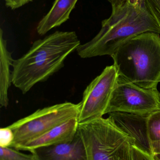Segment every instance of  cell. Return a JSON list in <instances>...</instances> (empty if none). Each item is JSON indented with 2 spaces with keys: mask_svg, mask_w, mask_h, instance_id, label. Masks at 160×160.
<instances>
[{
  "mask_svg": "<svg viewBox=\"0 0 160 160\" xmlns=\"http://www.w3.org/2000/svg\"><path fill=\"white\" fill-rule=\"evenodd\" d=\"M13 131L8 127L0 129V147H11L14 142Z\"/></svg>",
  "mask_w": 160,
  "mask_h": 160,
  "instance_id": "cell-15",
  "label": "cell"
},
{
  "mask_svg": "<svg viewBox=\"0 0 160 160\" xmlns=\"http://www.w3.org/2000/svg\"><path fill=\"white\" fill-rule=\"evenodd\" d=\"M79 123L78 118H72L42 135L18 146L16 149L31 152L39 148L70 142L75 137Z\"/></svg>",
  "mask_w": 160,
  "mask_h": 160,
  "instance_id": "cell-10",
  "label": "cell"
},
{
  "mask_svg": "<svg viewBox=\"0 0 160 160\" xmlns=\"http://www.w3.org/2000/svg\"><path fill=\"white\" fill-rule=\"evenodd\" d=\"M80 41L75 32L56 31L34 42L30 49L12 65V83L23 94L45 82L64 66Z\"/></svg>",
  "mask_w": 160,
  "mask_h": 160,
  "instance_id": "cell-1",
  "label": "cell"
},
{
  "mask_svg": "<svg viewBox=\"0 0 160 160\" xmlns=\"http://www.w3.org/2000/svg\"><path fill=\"white\" fill-rule=\"evenodd\" d=\"M111 14L101 23L98 33L77 49L82 58L110 55L134 36L151 32L160 34V28L146 6L135 7L128 2L112 6Z\"/></svg>",
  "mask_w": 160,
  "mask_h": 160,
  "instance_id": "cell-2",
  "label": "cell"
},
{
  "mask_svg": "<svg viewBox=\"0 0 160 160\" xmlns=\"http://www.w3.org/2000/svg\"><path fill=\"white\" fill-rule=\"evenodd\" d=\"M152 156L155 160H160V141L151 142Z\"/></svg>",
  "mask_w": 160,
  "mask_h": 160,
  "instance_id": "cell-19",
  "label": "cell"
},
{
  "mask_svg": "<svg viewBox=\"0 0 160 160\" xmlns=\"http://www.w3.org/2000/svg\"><path fill=\"white\" fill-rule=\"evenodd\" d=\"M89 160H132L135 140L117 128L109 118L79 123Z\"/></svg>",
  "mask_w": 160,
  "mask_h": 160,
  "instance_id": "cell-4",
  "label": "cell"
},
{
  "mask_svg": "<svg viewBox=\"0 0 160 160\" xmlns=\"http://www.w3.org/2000/svg\"><path fill=\"white\" fill-rule=\"evenodd\" d=\"M14 59L11 52L8 49L7 40L3 36V31L0 32V105L7 108L8 106V91L12 83V70Z\"/></svg>",
  "mask_w": 160,
  "mask_h": 160,
  "instance_id": "cell-12",
  "label": "cell"
},
{
  "mask_svg": "<svg viewBox=\"0 0 160 160\" xmlns=\"http://www.w3.org/2000/svg\"><path fill=\"white\" fill-rule=\"evenodd\" d=\"M31 152L35 160H89L84 142L78 131L70 142L39 148Z\"/></svg>",
  "mask_w": 160,
  "mask_h": 160,
  "instance_id": "cell-9",
  "label": "cell"
},
{
  "mask_svg": "<svg viewBox=\"0 0 160 160\" xmlns=\"http://www.w3.org/2000/svg\"><path fill=\"white\" fill-rule=\"evenodd\" d=\"M0 160H35L33 154H23L11 147H0Z\"/></svg>",
  "mask_w": 160,
  "mask_h": 160,
  "instance_id": "cell-14",
  "label": "cell"
},
{
  "mask_svg": "<svg viewBox=\"0 0 160 160\" xmlns=\"http://www.w3.org/2000/svg\"><path fill=\"white\" fill-rule=\"evenodd\" d=\"M79 114V103L70 102L38 109L8 126L14 135L11 147L16 148L70 119L78 118Z\"/></svg>",
  "mask_w": 160,
  "mask_h": 160,
  "instance_id": "cell-5",
  "label": "cell"
},
{
  "mask_svg": "<svg viewBox=\"0 0 160 160\" xmlns=\"http://www.w3.org/2000/svg\"><path fill=\"white\" fill-rule=\"evenodd\" d=\"M118 75L145 88L160 82V36L143 33L121 45L111 56Z\"/></svg>",
  "mask_w": 160,
  "mask_h": 160,
  "instance_id": "cell-3",
  "label": "cell"
},
{
  "mask_svg": "<svg viewBox=\"0 0 160 160\" xmlns=\"http://www.w3.org/2000/svg\"><path fill=\"white\" fill-rule=\"evenodd\" d=\"M145 6L160 28V0H145Z\"/></svg>",
  "mask_w": 160,
  "mask_h": 160,
  "instance_id": "cell-16",
  "label": "cell"
},
{
  "mask_svg": "<svg viewBox=\"0 0 160 160\" xmlns=\"http://www.w3.org/2000/svg\"><path fill=\"white\" fill-rule=\"evenodd\" d=\"M109 119L121 131L135 140L134 145L152 156L151 142L147 128L148 115H138L121 112L110 113Z\"/></svg>",
  "mask_w": 160,
  "mask_h": 160,
  "instance_id": "cell-8",
  "label": "cell"
},
{
  "mask_svg": "<svg viewBox=\"0 0 160 160\" xmlns=\"http://www.w3.org/2000/svg\"><path fill=\"white\" fill-rule=\"evenodd\" d=\"M160 110V93L156 88H145L119 76L107 114L121 112L148 115Z\"/></svg>",
  "mask_w": 160,
  "mask_h": 160,
  "instance_id": "cell-6",
  "label": "cell"
},
{
  "mask_svg": "<svg viewBox=\"0 0 160 160\" xmlns=\"http://www.w3.org/2000/svg\"><path fill=\"white\" fill-rule=\"evenodd\" d=\"M118 77L114 65L107 66L86 87L79 103V123L102 118L107 114Z\"/></svg>",
  "mask_w": 160,
  "mask_h": 160,
  "instance_id": "cell-7",
  "label": "cell"
},
{
  "mask_svg": "<svg viewBox=\"0 0 160 160\" xmlns=\"http://www.w3.org/2000/svg\"><path fill=\"white\" fill-rule=\"evenodd\" d=\"M4 1L7 7L12 9H15L32 2L33 0H4Z\"/></svg>",
  "mask_w": 160,
  "mask_h": 160,
  "instance_id": "cell-18",
  "label": "cell"
},
{
  "mask_svg": "<svg viewBox=\"0 0 160 160\" xmlns=\"http://www.w3.org/2000/svg\"><path fill=\"white\" fill-rule=\"evenodd\" d=\"M111 4L112 6L120 5L125 3L127 2L128 0H108Z\"/></svg>",
  "mask_w": 160,
  "mask_h": 160,
  "instance_id": "cell-21",
  "label": "cell"
},
{
  "mask_svg": "<svg viewBox=\"0 0 160 160\" xmlns=\"http://www.w3.org/2000/svg\"><path fill=\"white\" fill-rule=\"evenodd\" d=\"M78 1L55 0L50 10L39 22L36 28L38 33L44 35L66 22Z\"/></svg>",
  "mask_w": 160,
  "mask_h": 160,
  "instance_id": "cell-11",
  "label": "cell"
},
{
  "mask_svg": "<svg viewBox=\"0 0 160 160\" xmlns=\"http://www.w3.org/2000/svg\"><path fill=\"white\" fill-rule=\"evenodd\" d=\"M147 128L150 142L160 141V110L148 114Z\"/></svg>",
  "mask_w": 160,
  "mask_h": 160,
  "instance_id": "cell-13",
  "label": "cell"
},
{
  "mask_svg": "<svg viewBox=\"0 0 160 160\" xmlns=\"http://www.w3.org/2000/svg\"><path fill=\"white\" fill-rule=\"evenodd\" d=\"M127 2L135 7H143L145 6V0H128Z\"/></svg>",
  "mask_w": 160,
  "mask_h": 160,
  "instance_id": "cell-20",
  "label": "cell"
},
{
  "mask_svg": "<svg viewBox=\"0 0 160 160\" xmlns=\"http://www.w3.org/2000/svg\"><path fill=\"white\" fill-rule=\"evenodd\" d=\"M131 148L132 160H155L153 156L142 151L134 144L132 145Z\"/></svg>",
  "mask_w": 160,
  "mask_h": 160,
  "instance_id": "cell-17",
  "label": "cell"
}]
</instances>
